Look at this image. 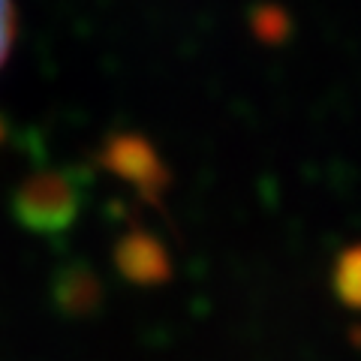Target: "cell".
<instances>
[{"label":"cell","instance_id":"obj_1","mask_svg":"<svg viewBox=\"0 0 361 361\" xmlns=\"http://www.w3.org/2000/svg\"><path fill=\"white\" fill-rule=\"evenodd\" d=\"M78 205H82V190L75 187V180L70 175L42 172L21 184L13 202V211H16V220L27 232L61 235L75 223Z\"/></svg>","mask_w":361,"mask_h":361},{"label":"cell","instance_id":"obj_2","mask_svg":"<svg viewBox=\"0 0 361 361\" xmlns=\"http://www.w3.org/2000/svg\"><path fill=\"white\" fill-rule=\"evenodd\" d=\"M115 262L121 274L139 286H157L169 280V250L145 232L123 235L115 247Z\"/></svg>","mask_w":361,"mask_h":361},{"label":"cell","instance_id":"obj_3","mask_svg":"<svg viewBox=\"0 0 361 361\" xmlns=\"http://www.w3.org/2000/svg\"><path fill=\"white\" fill-rule=\"evenodd\" d=\"M106 166L123 180H130L142 190L145 196H157L166 187V172L157 163L154 151L145 142H133V139H121L106 151Z\"/></svg>","mask_w":361,"mask_h":361},{"label":"cell","instance_id":"obj_4","mask_svg":"<svg viewBox=\"0 0 361 361\" xmlns=\"http://www.w3.org/2000/svg\"><path fill=\"white\" fill-rule=\"evenodd\" d=\"M334 289L341 301L349 307H361V244L349 247V250L337 259L334 268Z\"/></svg>","mask_w":361,"mask_h":361},{"label":"cell","instance_id":"obj_5","mask_svg":"<svg viewBox=\"0 0 361 361\" xmlns=\"http://www.w3.org/2000/svg\"><path fill=\"white\" fill-rule=\"evenodd\" d=\"M61 298L66 310H87L97 301V280L85 271H70L61 283Z\"/></svg>","mask_w":361,"mask_h":361},{"label":"cell","instance_id":"obj_6","mask_svg":"<svg viewBox=\"0 0 361 361\" xmlns=\"http://www.w3.org/2000/svg\"><path fill=\"white\" fill-rule=\"evenodd\" d=\"M16 27H18L16 4L13 0H0V66L6 63L9 51L16 45Z\"/></svg>","mask_w":361,"mask_h":361},{"label":"cell","instance_id":"obj_7","mask_svg":"<svg viewBox=\"0 0 361 361\" xmlns=\"http://www.w3.org/2000/svg\"><path fill=\"white\" fill-rule=\"evenodd\" d=\"M0 135H4V130H0Z\"/></svg>","mask_w":361,"mask_h":361}]
</instances>
